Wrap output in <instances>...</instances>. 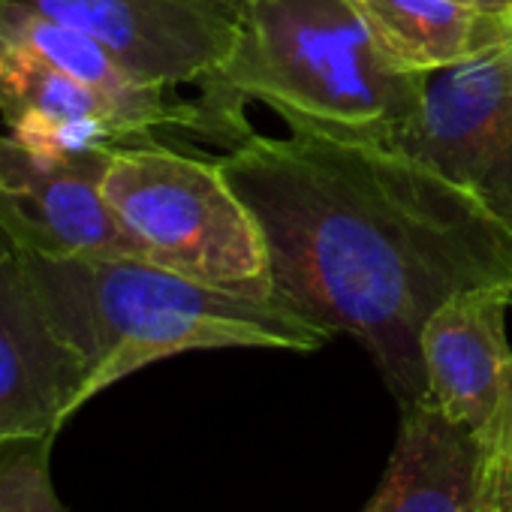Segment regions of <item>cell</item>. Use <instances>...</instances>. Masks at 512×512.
<instances>
[{"label": "cell", "instance_id": "1", "mask_svg": "<svg viewBox=\"0 0 512 512\" xmlns=\"http://www.w3.org/2000/svg\"><path fill=\"white\" fill-rule=\"evenodd\" d=\"M263 229L272 299L353 335L401 407L428 401L422 329L455 293L512 287V235L404 148L296 127L217 160Z\"/></svg>", "mask_w": 512, "mask_h": 512}, {"label": "cell", "instance_id": "2", "mask_svg": "<svg viewBox=\"0 0 512 512\" xmlns=\"http://www.w3.org/2000/svg\"><path fill=\"white\" fill-rule=\"evenodd\" d=\"M40 302L85 371V404L160 359L193 350L314 353L332 332L136 256H40L19 250Z\"/></svg>", "mask_w": 512, "mask_h": 512}, {"label": "cell", "instance_id": "3", "mask_svg": "<svg viewBox=\"0 0 512 512\" xmlns=\"http://www.w3.org/2000/svg\"><path fill=\"white\" fill-rule=\"evenodd\" d=\"M202 133L250 136L238 100H260L296 130L395 148L422 100V76L386 61L353 0H247L238 46L208 82Z\"/></svg>", "mask_w": 512, "mask_h": 512}, {"label": "cell", "instance_id": "4", "mask_svg": "<svg viewBox=\"0 0 512 512\" xmlns=\"http://www.w3.org/2000/svg\"><path fill=\"white\" fill-rule=\"evenodd\" d=\"M100 190L151 263L232 296L275 302L263 229L217 160L151 139L115 145Z\"/></svg>", "mask_w": 512, "mask_h": 512}, {"label": "cell", "instance_id": "5", "mask_svg": "<svg viewBox=\"0 0 512 512\" xmlns=\"http://www.w3.org/2000/svg\"><path fill=\"white\" fill-rule=\"evenodd\" d=\"M467 190L512 235V40L422 76L398 145Z\"/></svg>", "mask_w": 512, "mask_h": 512}, {"label": "cell", "instance_id": "6", "mask_svg": "<svg viewBox=\"0 0 512 512\" xmlns=\"http://www.w3.org/2000/svg\"><path fill=\"white\" fill-rule=\"evenodd\" d=\"M94 37L136 79L205 88L232 58L247 0H25Z\"/></svg>", "mask_w": 512, "mask_h": 512}, {"label": "cell", "instance_id": "7", "mask_svg": "<svg viewBox=\"0 0 512 512\" xmlns=\"http://www.w3.org/2000/svg\"><path fill=\"white\" fill-rule=\"evenodd\" d=\"M512 287L449 296L422 329L428 401L470 431L494 467L512 464Z\"/></svg>", "mask_w": 512, "mask_h": 512}, {"label": "cell", "instance_id": "8", "mask_svg": "<svg viewBox=\"0 0 512 512\" xmlns=\"http://www.w3.org/2000/svg\"><path fill=\"white\" fill-rule=\"evenodd\" d=\"M112 148L49 160L13 136H0V232L19 250L40 256L151 260L100 190Z\"/></svg>", "mask_w": 512, "mask_h": 512}, {"label": "cell", "instance_id": "9", "mask_svg": "<svg viewBox=\"0 0 512 512\" xmlns=\"http://www.w3.org/2000/svg\"><path fill=\"white\" fill-rule=\"evenodd\" d=\"M82 407V362L52 326L19 247L0 232V446L55 440Z\"/></svg>", "mask_w": 512, "mask_h": 512}, {"label": "cell", "instance_id": "10", "mask_svg": "<svg viewBox=\"0 0 512 512\" xmlns=\"http://www.w3.org/2000/svg\"><path fill=\"white\" fill-rule=\"evenodd\" d=\"M494 500V461L431 401L404 407L386 476L362 512H482Z\"/></svg>", "mask_w": 512, "mask_h": 512}, {"label": "cell", "instance_id": "11", "mask_svg": "<svg viewBox=\"0 0 512 512\" xmlns=\"http://www.w3.org/2000/svg\"><path fill=\"white\" fill-rule=\"evenodd\" d=\"M0 115L16 142L49 160L133 142L97 91L7 40H0Z\"/></svg>", "mask_w": 512, "mask_h": 512}, {"label": "cell", "instance_id": "12", "mask_svg": "<svg viewBox=\"0 0 512 512\" xmlns=\"http://www.w3.org/2000/svg\"><path fill=\"white\" fill-rule=\"evenodd\" d=\"M0 40L16 43L85 88L97 91L121 118L133 142H145L154 130L202 133L196 106L172 97V88L145 85L94 37L40 13L25 0H0Z\"/></svg>", "mask_w": 512, "mask_h": 512}, {"label": "cell", "instance_id": "13", "mask_svg": "<svg viewBox=\"0 0 512 512\" xmlns=\"http://www.w3.org/2000/svg\"><path fill=\"white\" fill-rule=\"evenodd\" d=\"M392 67L410 76L455 67L512 40V22L458 0H353Z\"/></svg>", "mask_w": 512, "mask_h": 512}, {"label": "cell", "instance_id": "14", "mask_svg": "<svg viewBox=\"0 0 512 512\" xmlns=\"http://www.w3.org/2000/svg\"><path fill=\"white\" fill-rule=\"evenodd\" d=\"M52 440L0 446V512H67L49 473Z\"/></svg>", "mask_w": 512, "mask_h": 512}, {"label": "cell", "instance_id": "15", "mask_svg": "<svg viewBox=\"0 0 512 512\" xmlns=\"http://www.w3.org/2000/svg\"><path fill=\"white\" fill-rule=\"evenodd\" d=\"M494 506L497 512H512V464L494 467Z\"/></svg>", "mask_w": 512, "mask_h": 512}, {"label": "cell", "instance_id": "16", "mask_svg": "<svg viewBox=\"0 0 512 512\" xmlns=\"http://www.w3.org/2000/svg\"><path fill=\"white\" fill-rule=\"evenodd\" d=\"M464 7H473L479 13H488V16H500V19H509L512 22V0H458Z\"/></svg>", "mask_w": 512, "mask_h": 512}, {"label": "cell", "instance_id": "17", "mask_svg": "<svg viewBox=\"0 0 512 512\" xmlns=\"http://www.w3.org/2000/svg\"><path fill=\"white\" fill-rule=\"evenodd\" d=\"M482 512H497V506H494V500H491V503H488V506H485Z\"/></svg>", "mask_w": 512, "mask_h": 512}]
</instances>
